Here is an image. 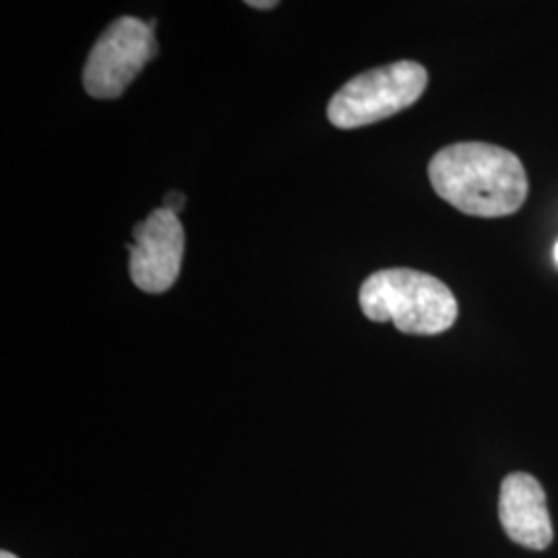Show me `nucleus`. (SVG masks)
Returning a JSON list of instances; mask_svg holds the SVG:
<instances>
[{"mask_svg": "<svg viewBox=\"0 0 558 558\" xmlns=\"http://www.w3.org/2000/svg\"><path fill=\"white\" fill-rule=\"evenodd\" d=\"M428 179L440 199L474 218H505L527 199V174L518 156L499 145L456 143L428 163Z\"/></svg>", "mask_w": 558, "mask_h": 558, "instance_id": "1", "label": "nucleus"}, {"mask_svg": "<svg viewBox=\"0 0 558 558\" xmlns=\"http://www.w3.org/2000/svg\"><path fill=\"white\" fill-rule=\"evenodd\" d=\"M360 308L375 323L391 320L401 333L439 336L458 320L453 292L428 274L383 269L360 288Z\"/></svg>", "mask_w": 558, "mask_h": 558, "instance_id": "2", "label": "nucleus"}, {"mask_svg": "<svg viewBox=\"0 0 558 558\" xmlns=\"http://www.w3.org/2000/svg\"><path fill=\"white\" fill-rule=\"evenodd\" d=\"M428 85L426 69L399 60L348 81L327 106V119L338 129H360L389 119L420 100Z\"/></svg>", "mask_w": 558, "mask_h": 558, "instance_id": "3", "label": "nucleus"}, {"mask_svg": "<svg viewBox=\"0 0 558 558\" xmlns=\"http://www.w3.org/2000/svg\"><path fill=\"white\" fill-rule=\"evenodd\" d=\"M156 54L158 41L149 25L137 17H120L106 27L87 57L85 92L98 100L119 98Z\"/></svg>", "mask_w": 558, "mask_h": 558, "instance_id": "4", "label": "nucleus"}, {"mask_svg": "<svg viewBox=\"0 0 558 558\" xmlns=\"http://www.w3.org/2000/svg\"><path fill=\"white\" fill-rule=\"evenodd\" d=\"M133 283L147 294H161L179 279L184 255V230L179 214L158 207L140 221L129 244Z\"/></svg>", "mask_w": 558, "mask_h": 558, "instance_id": "5", "label": "nucleus"}, {"mask_svg": "<svg viewBox=\"0 0 558 558\" xmlns=\"http://www.w3.org/2000/svg\"><path fill=\"white\" fill-rule=\"evenodd\" d=\"M499 518L505 534L523 548L546 550L555 539L546 493L538 480L525 472L502 480Z\"/></svg>", "mask_w": 558, "mask_h": 558, "instance_id": "6", "label": "nucleus"}, {"mask_svg": "<svg viewBox=\"0 0 558 558\" xmlns=\"http://www.w3.org/2000/svg\"><path fill=\"white\" fill-rule=\"evenodd\" d=\"M184 195L179 193V191H172V193H168L166 195V199H163V207L166 209H170V211H174V214H179L180 209L184 207Z\"/></svg>", "mask_w": 558, "mask_h": 558, "instance_id": "7", "label": "nucleus"}, {"mask_svg": "<svg viewBox=\"0 0 558 558\" xmlns=\"http://www.w3.org/2000/svg\"><path fill=\"white\" fill-rule=\"evenodd\" d=\"M248 7H253V9H260V11H267V9H276L278 7V2L276 0H251V2H246Z\"/></svg>", "mask_w": 558, "mask_h": 558, "instance_id": "8", "label": "nucleus"}, {"mask_svg": "<svg viewBox=\"0 0 558 558\" xmlns=\"http://www.w3.org/2000/svg\"><path fill=\"white\" fill-rule=\"evenodd\" d=\"M0 558H17V557H15V555H13V553H7V550H2V553H0Z\"/></svg>", "mask_w": 558, "mask_h": 558, "instance_id": "9", "label": "nucleus"}, {"mask_svg": "<svg viewBox=\"0 0 558 558\" xmlns=\"http://www.w3.org/2000/svg\"><path fill=\"white\" fill-rule=\"evenodd\" d=\"M555 263L558 265V242L555 244Z\"/></svg>", "mask_w": 558, "mask_h": 558, "instance_id": "10", "label": "nucleus"}]
</instances>
